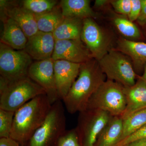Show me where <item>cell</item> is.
I'll list each match as a JSON object with an SVG mask.
<instances>
[{
	"mask_svg": "<svg viewBox=\"0 0 146 146\" xmlns=\"http://www.w3.org/2000/svg\"><path fill=\"white\" fill-rule=\"evenodd\" d=\"M20 2L24 7L35 15L50 11L59 4L55 0H24Z\"/></svg>",
	"mask_w": 146,
	"mask_h": 146,
	"instance_id": "obj_23",
	"label": "cell"
},
{
	"mask_svg": "<svg viewBox=\"0 0 146 146\" xmlns=\"http://www.w3.org/2000/svg\"><path fill=\"white\" fill-rule=\"evenodd\" d=\"M98 63L108 79L124 87L132 86L136 83V74L130 58L121 52L112 49Z\"/></svg>",
	"mask_w": 146,
	"mask_h": 146,
	"instance_id": "obj_6",
	"label": "cell"
},
{
	"mask_svg": "<svg viewBox=\"0 0 146 146\" xmlns=\"http://www.w3.org/2000/svg\"><path fill=\"white\" fill-rule=\"evenodd\" d=\"M81 39L93 58L98 61L112 49L109 37L93 18L83 20Z\"/></svg>",
	"mask_w": 146,
	"mask_h": 146,
	"instance_id": "obj_9",
	"label": "cell"
},
{
	"mask_svg": "<svg viewBox=\"0 0 146 146\" xmlns=\"http://www.w3.org/2000/svg\"><path fill=\"white\" fill-rule=\"evenodd\" d=\"M141 13L137 21L142 25L146 23V0H141Z\"/></svg>",
	"mask_w": 146,
	"mask_h": 146,
	"instance_id": "obj_30",
	"label": "cell"
},
{
	"mask_svg": "<svg viewBox=\"0 0 146 146\" xmlns=\"http://www.w3.org/2000/svg\"><path fill=\"white\" fill-rule=\"evenodd\" d=\"M146 138V123L140 129L121 141L116 146H124L139 139Z\"/></svg>",
	"mask_w": 146,
	"mask_h": 146,
	"instance_id": "obj_28",
	"label": "cell"
},
{
	"mask_svg": "<svg viewBox=\"0 0 146 146\" xmlns=\"http://www.w3.org/2000/svg\"><path fill=\"white\" fill-rule=\"evenodd\" d=\"M131 8L129 15V20L131 22L137 21L141 10V0H131Z\"/></svg>",
	"mask_w": 146,
	"mask_h": 146,
	"instance_id": "obj_29",
	"label": "cell"
},
{
	"mask_svg": "<svg viewBox=\"0 0 146 146\" xmlns=\"http://www.w3.org/2000/svg\"><path fill=\"white\" fill-rule=\"evenodd\" d=\"M126 106L124 86L108 79L92 95L85 110H102L108 112L112 117H121Z\"/></svg>",
	"mask_w": 146,
	"mask_h": 146,
	"instance_id": "obj_5",
	"label": "cell"
},
{
	"mask_svg": "<svg viewBox=\"0 0 146 146\" xmlns=\"http://www.w3.org/2000/svg\"><path fill=\"white\" fill-rule=\"evenodd\" d=\"M122 119L123 133L121 141L135 133L145 124L146 108L133 112Z\"/></svg>",
	"mask_w": 146,
	"mask_h": 146,
	"instance_id": "obj_22",
	"label": "cell"
},
{
	"mask_svg": "<svg viewBox=\"0 0 146 146\" xmlns=\"http://www.w3.org/2000/svg\"><path fill=\"white\" fill-rule=\"evenodd\" d=\"M124 146H146V138L136 140Z\"/></svg>",
	"mask_w": 146,
	"mask_h": 146,
	"instance_id": "obj_32",
	"label": "cell"
},
{
	"mask_svg": "<svg viewBox=\"0 0 146 146\" xmlns=\"http://www.w3.org/2000/svg\"><path fill=\"white\" fill-rule=\"evenodd\" d=\"M35 15L39 31L49 33H53L65 18L59 4L50 11Z\"/></svg>",
	"mask_w": 146,
	"mask_h": 146,
	"instance_id": "obj_21",
	"label": "cell"
},
{
	"mask_svg": "<svg viewBox=\"0 0 146 146\" xmlns=\"http://www.w3.org/2000/svg\"><path fill=\"white\" fill-rule=\"evenodd\" d=\"M44 89L28 76L9 80L0 77V109L15 112Z\"/></svg>",
	"mask_w": 146,
	"mask_h": 146,
	"instance_id": "obj_3",
	"label": "cell"
},
{
	"mask_svg": "<svg viewBox=\"0 0 146 146\" xmlns=\"http://www.w3.org/2000/svg\"><path fill=\"white\" fill-rule=\"evenodd\" d=\"M76 128L82 146H95L98 137L112 116L100 110H85L80 112Z\"/></svg>",
	"mask_w": 146,
	"mask_h": 146,
	"instance_id": "obj_8",
	"label": "cell"
},
{
	"mask_svg": "<svg viewBox=\"0 0 146 146\" xmlns=\"http://www.w3.org/2000/svg\"><path fill=\"white\" fill-rule=\"evenodd\" d=\"M126 106L122 119L131 113L146 108V84L140 78L133 86L124 87Z\"/></svg>",
	"mask_w": 146,
	"mask_h": 146,
	"instance_id": "obj_16",
	"label": "cell"
},
{
	"mask_svg": "<svg viewBox=\"0 0 146 146\" xmlns=\"http://www.w3.org/2000/svg\"><path fill=\"white\" fill-rule=\"evenodd\" d=\"M113 22L118 31L128 39H137L141 36V33L138 27L129 19L122 17H116Z\"/></svg>",
	"mask_w": 146,
	"mask_h": 146,
	"instance_id": "obj_24",
	"label": "cell"
},
{
	"mask_svg": "<svg viewBox=\"0 0 146 146\" xmlns=\"http://www.w3.org/2000/svg\"><path fill=\"white\" fill-rule=\"evenodd\" d=\"M110 1H106V0H97L95 1V6L96 7H100L105 5L107 3Z\"/></svg>",
	"mask_w": 146,
	"mask_h": 146,
	"instance_id": "obj_33",
	"label": "cell"
},
{
	"mask_svg": "<svg viewBox=\"0 0 146 146\" xmlns=\"http://www.w3.org/2000/svg\"><path fill=\"white\" fill-rule=\"evenodd\" d=\"M15 112L0 109V138H10Z\"/></svg>",
	"mask_w": 146,
	"mask_h": 146,
	"instance_id": "obj_25",
	"label": "cell"
},
{
	"mask_svg": "<svg viewBox=\"0 0 146 146\" xmlns=\"http://www.w3.org/2000/svg\"><path fill=\"white\" fill-rule=\"evenodd\" d=\"M110 3L117 13L129 16L131 8V0H115Z\"/></svg>",
	"mask_w": 146,
	"mask_h": 146,
	"instance_id": "obj_27",
	"label": "cell"
},
{
	"mask_svg": "<svg viewBox=\"0 0 146 146\" xmlns=\"http://www.w3.org/2000/svg\"><path fill=\"white\" fill-rule=\"evenodd\" d=\"M66 118L62 101L58 100L52 105L43 123L23 145L56 146L58 140L66 131Z\"/></svg>",
	"mask_w": 146,
	"mask_h": 146,
	"instance_id": "obj_4",
	"label": "cell"
},
{
	"mask_svg": "<svg viewBox=\"0 0 146 146\" xmlns=\"http://www.w3.org/2000/svg\"><path fill=\"white\" fill-rule=\"evenodd\" d=\"M28 76L44 89L52 104L59 100L55 81L54 60L52 58L33 62L29 68Z\"/></svg>",
	"mask_w": 146,
	"mask_h": 146,
	"instance_id": "obj_10",
	"label": "cell"
},
{
	"mask_svg": "<svg viewBox=\"0 0 146 146\" xmlns=\"http://www.w3.org/2000/svg\"><path fill=\"white\" fill-rule=\"evenodd\" d=\"M52 58L54 60H63L80 64L94 58L81 40L56 41Z\"/></svg>",
	"mask_w": 146,
	"mask_h": 146,
	"instance_id": "obj_12",
	"label": "cell"
},
{
	"mask_svg": "<svg viewBox=\"0 0 146 146\" xmlns=\"http://www.w3.org/2000/svg\"><path fill=\"white\" fill-rule=\"evenodd\" d=\"M83 20L76 18H64L53 32L56 41L81 40Z\"/></svg>",
	"mask_w": 146,
	"mask_h": 146,
	"instance_id": "obj_20",
	"label": "cell"
},
{
	"mask_svg": "<svg viewBox=\"0 0 146 146\" xmlns=\"http://www.w3.org/2000/svg\"><path fill=\"white\" fill-rule=\"evenodd\" d=\"M33 59L25 50H16L0 43V74L9 80L28 76Z\"/></svg>",
	"mask_w": 146,
	"mask_h": 146,
	"instance_id": "obj_7",
	"label": "cell"
},
{
	"mask_svg": "<svg viewBox=\"0 0 146 146\" xmlns=\"http://www.w3.org/2000/svg\"><path fill=\"white\" fill-rule=\"evenodd\" d=\"M0 8L1 16H6L16 22L28 39L39 31L35 15L24 7L20 2L1 0Z\"/></svg>",
	"mask_w": 146,
	"mask_h": 146,
	"instance_id": "obj_11",
	"label": "cell"
},
{
	"mask_svg": "<svg viewBox=\"0 0 146 146\" xmlns=\"http://www.w3.org/2000/svg\"><path fill=\"white\" fill-rule=\"evenodd\" d=\"M52 104L46 94L30 101L15 112L10 138L23 146L43 123Z\"/></svg>",
	"mask_w": 146,
	"mask_h": 146,
	"instance_id": "obj_2",
	"label": "cell"
},
{
	"mask_svg": "<svg viewBox=\"0 0 146 146\" xmlns=\"http://www.w3.org/2000/svg\"><path fill=\"white\" fill-rule=\"evenodd\" d=\"M1 19L3 23L1 43L14 50L25 49L28 38L21 27L12 19L6 16H1Z\"/></svg>",
	"mask_w": 146,
	"mask_h": 146,
	"instance_id": "obj_15",
	"label": "cell"
},
{
	"mask_svg": "<svg viewBox=\"0 0 146 146\" xmlns=\"http://www.w3.org/2000/svg\"><path fill=\"white\" fill-rule=\"evenodd\" d=\"M123 133L122 118L112 116L100 133L95 146H116L121 140Z\"/></svg>",
	"mask_w": 146,
	"mask_h": 146,
	"instance_id": "obj_17",
	"label": "cell"
},
{
	"mask_svg": "<svg viewBox=\"0 0 146 146\" xmlns=\"http://www.w3.org/2000/svg\"><path fill=\"white\" fill-rule=\"evenodd\" d=\"M0 146H21L16 141L10 138H0Z\"/></svg>",
	"mask_w": 146,
	"mask_h": 146,
	"instance_id": "obj_31",
	"label": "cell"
},
{
	"mask_svg": "<svg viewBox=\"0 0 146 146\" xmlns=\"http://www.w3.org/2000/svg\"><path fill=\"white\" fill-rule=\"evenodd\" d=\"M105 81L98 60L93 58L81 64L77 78L63 100L68 112L74 114L85 110L91 97Z\"/></svg>",
	"mask_w": 146,
	"mask_h": 146,
	"instance_id": "obj_1",
	"label": "cell"
},
{
	"mask_svg": "<svg viewBox=\"0 0 146 146\" xmlns=\"http://www.w3.org/2000/svg\"><path fill=\"white\" fill-rule=\"evenodd\" d=\"M56 146H82L76 129L66 130L59 138Z\"/></svg>",
	"mask_w": 146,
	"mask_h": 146,
	"instance_id": "obj_26",
	"label": "cell"
},
{
	"mask_svg": "<svg viewBox=\"0 0 146 146\" xmlns=\"http://www.w3.org/2000/svg\"><path fill=\"white\" fill-rule=\"evenodd\" d=\"M117 50L129 57L136 67L146 63V43L121 38L118 41Z\"/></svg>",
	"mask_w": 146,
	"mask_h": 146,
	"instance_id": "obj_19",
	"label": "cell"
},
{
	"mask_svg": "<svg viewBox=\"0 0 146 146\" xmlns=\"http://www.w3.org/2000/svg\"><path fill=\"white\" fill-rule=\"evenodd\" d=\"M141 78L145 81L146 84V63L144 65V71L143 76L141 77Z\"/></svg>",
	"mask_w": 146,
	"mask_h": 146,
	"instance_id": "obj_34",
	"label": "cell"
},
{
	"mask_svg": "<svg viewBox=\"0 0 146 146\" xmlns=\"http://www.w3.org/2000/svg\"><path fill=\"white\" fill-rule=\"evenodd\" d=\"M80 66L67 60H54L55 81L59 100H63L68 95L78 76Z\"/></svg>",
	"mask_w": 146,
	"mask_h": 146,
	"instance_id": "obj_13",
	"label": "cell"
},
{
	"mask_svg": "<svg viewBox=\"0 0 146 146\" xmlns=\"http://www.w3.org/2000/svg\"><path fill=\"white\" fill-rule=\"evenodd\" d=\"M89 0H61L59 4L65 18L84 20L95 16Z\"/></svg>",
	"mask_w": 146,
	"mask_h": 146,
	"instance_id": "obj_18",
	"label": "cell"
},
{
	"mask_svg": "<svg viewBox=\"0 0 146 146\" xmlns=\"http://www.w3.org/2000/svg\"><path fill=\"white\" fill-rule=\"evenodd\" d=\"M56 40L52 33L38 31L28 39L25 50L35 61L52 57Z\"/></svg>",
	"mask_w": 146,
	"mask_h": 146,
	"instance_id": "obj_14",
	"label": "cell"
}]
</instances>
